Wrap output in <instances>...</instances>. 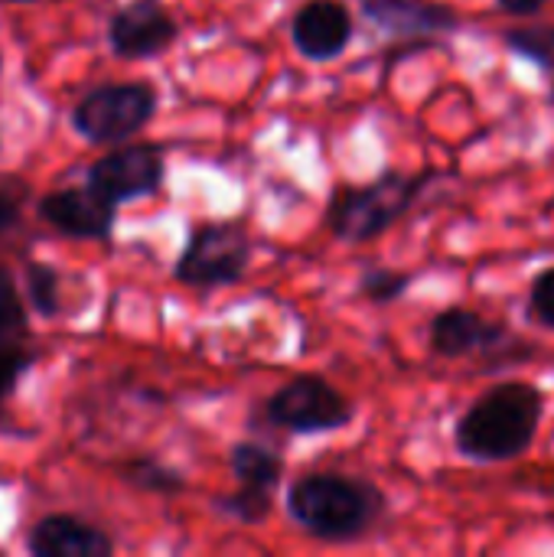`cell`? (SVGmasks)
Instances as JSON below:
<instances>
[{
    "mask_svg": "<svg viewBox=\"0 0 554 557\" xmlns=\"http://www.w3.org/2000/svg\"><path fill=\"white\" fill-rule=\"evenodd\" d=\"M545 418V392L529 382L487 388L457 421V454L473 463H509L532 450Z\"/></svg>",
    "mask_w": 554,
    "mask_h": 557,
    "instance_id": "obj_1",
    "label": "cell"
},
{
    "mask_svg": "<svg viewBox=\"0 0 554 557\" xmlns=\"http://www.w3.org/2000/svg\"><path fill=\"white\" fill-rule=\"evenodd\" d=\"M291 519L323 542H353L385 512V496L362 480L340 473H310L287 493Z\"/></svg>",
    "mask_w": 554,
    "mask_h": 557,
    "instance_id": "obj_2",
    "label": "cell"
},
{
    "mask_svg": "<svg viewBox=\"0 0 554 557\" xmlns=\"http://www.w3.org/2000/svg\"><path fill=\"white\" fill-rule=\"evenodd\" d=\"M438 173H385L369 186H346L333 196L330 206V228L336 238L359 245L389 232L424 193V186Z\"/></svg>",
    "mask_w": 554,
    "mask_h": 557,
    "instance_id": "obj_3",
    "label": "cell"
},
{
    "mask_svg": "<svg viewBox=\"0 0 554 557\" xmlns=\"http://www.w3.org/2000/svg\"><path fill=\"white\" fill-rule=\"evenodd\" d=\"M157 111V91L147 82H114L88 91L75 111V131L91 144H118L134 137Z\"/></svg>",
    "mask_w": 554,
    "mask_h": 557,
    "instance_id": "obj_4",
    "label": "cell"
},
{
    "mask_svg": "<svg viewBox=\"0 0 554 557\" xmlns=\"http://www.w3.org/2000/svg\"><path fill=\"white\" fill-rule=\"evenodd\" d=\"M268 421L294 434H330L353 421V401L317 375H297L271 395Z\"/></svg>",
    "mask_w": 554,
    "mask_h": 557,
    "instance_id": "obj_5",
    "label": "cell"
},
{
    "mask_svg": "<svg viewBox=\"0 0 554 557\" xmlns=\"http://www.w3.org/2000/svg\"><path fill=\"white\" fill-rule=\"evenodd\" d=\"M251 258V242L235 222L202 225L186 242L176 261V281L193 287H222L245 274Z\"/></svg>",
    "mask_w": 554,
    "mask_h": 557,
    "instance_id": "obj_6",
    "label": "cell"
},
{
    "mask_svg": "<svg viewBox=\"0 0 554 557\" xmlns=\"http://www.w3.org/2000/svg\"><path fill=\"white\" fill-rule=\"evenodd\" d=\"M522 339L503 326L500 320H490L467 307H451L431 320V349L444 359H464V356H503Z\"/></svg>",
    "mask_w": 554,
    "mask_h": 557,
    "instance_id": "obj_7",
    "label": "cell"
},
{
    "mask_svg": "<svg viewBox=\"0 0 554 557\" xmlns=\"http://www.w3.org/2000/svg\"><path fill=\"white\" fill-rule=\"evenodd\" d=\"M160 180H163V153L153 144H131L111 150L88 170V186L114 206L150 196L160 186Z\"/></svg>",
    "mask_w": 554,
    "mask_h": 557,
    "instance_id": "obj_8",
    "label": "cell"
},
{
    "mask_svg": "<svg viewBox=\"0 0 554 557\" xmlns=\"http://www.w3.org/2000/svg\"><path fill=\"white\" fill-rule=\"evenodd\" d=\"M108 39L124 59H150L173 46L176 23L160 0H134L111 16Z\"/></svg>",
    "mask_w": 554,
    "mask_h": 557,
    "instance_id": "obj_9",
    "label": "cell"
},
{
    "mask_svg": "<svg viewBox=\"0 0 554 557\" xmlns=\"http://www.w3.org/2000/svg\"><path fill=\"white\" fill-rule=\"evenodd\" d=\"M114 202H108L91 186L59 189L39 202V215L69 238H95L104 242L114 228Z\"/></svg>",
    "mask_w": 554,
    "mask_h": 557,
    "instance_id": "obj_10",
    "label": "cell"
},
{
    "mask_svg": "<svg viewBox=\"0 0 554 557\" xmlns=\"http://www.w3.org/2000/svg\"><path fill=\"white\" fill-rule=\"evenodd\" d=\"M362 13L395 39L431 42L434 36L454 33L460 26L454 7L431 0H362Z\"/></svg>",
    "mask_w": 554,
    "mask_h": 557,
    "instance_id": "obj_11",
    "label": "cell"
},
{
    "mask_svg": "<svg viewBox=\"0 0 554 557\" xmlns=\"http://www.w3.org/2000/svg\"><path fill=\"white\" fill-rule=\"evenodd\" d=\"M291 39L300 55L313 62H330L346 52L353 39V16L340 0H310L297 10L291 23Z\"/></svg>",
    "mask_w": 554,
    "mask_h": 557,
    "instance_id": "obj_12",
    "label": "cell"
},
{
    "mask_svg": "<svg viewBox=\"0 0 554 557\" xmlns=\"http://www.w3.org/2000/svg\"><path fill=\"white\" fill-rule=\"evenodd\" d=\"M26 548L33 557H108L114 542L75 516H46L33 525Z\"/></svg>",
    "mask_w": 554,
    "mask_h": 557,
    "instance_id": "obj_13",
    "label": "cell"
},
{
    "mask_svg": "<svg viewBox=\"0 0 554 557\" xmlns=\"http://www.w3.org/2000/svg\"><path fill=\"white\" fill-rule=\"evenodd\" d=\"M281 457L271 454L268 447L261 444H238L232 450V473L238 480V486H248V490H274L278 480H281Z\"/></svg>",
    "mask_w": 554,
    "mask_h": 557,
    "instance_id": "obj_14",
    "label": "cell"
},
{
    "mask_svg": "<svg viewBox=\"0 0 554 557\" xmlns=\"http://www.w3.org/2000/svg\"><path fill=\"white\" fill-rule=\"evenodd\" d=\"M503 39H506V46H509L516 55L535 62L539 69H545V72H552L554 75V23L516 26V29L503 33Z\"/></svg>",
    "mask_w": 554,
    "mask_h": 557,
    "instance_id": "obj_15",
    "label": "cell"
},
{
    "mask_svg": "<svg viewBox=\"0 0 554 557\" xmlns=\"http://www.w3.org/2000/svg\"><path fill=\"white\" fill-rule=\"evenodd\" d=\"M411 287V274L392 268H372L359 281V294L372 304H395Z\"/></svg>",
    "mask_w": 554,
    "mask_h": 557,
    "instance_id": "obj_16",
    "label": "cell"
},
{
    "mask_svg": "<svg viewBox=\"0 0 554 557\" xmlns=\"http://www.w3.org/2000/svg\"><path fill=\"white\" fill-rule=\"evenodd\" d=\"M26 297L36 313L52 317L59 310V274L46 264H29L26 268Z\"/></svg>",
    "mask_w": 554,
    "mask_h": 557,
    "instance_id": "obj_17",
    "label": "cell"
},
{
    "mask_svg": "<svg viewBox=\"0 0 554 557\" xmlns=\"http://www.w3.org/2000/svg\"><path fill=\"white\" fill-rule=\"evenodd\" d=\"M26 330V317H23V304L20 294L13 287V281L0 271V349L13 346Z\"/></svg>",
    "mask_w": 554,
    "mask_h": 557,
    "instance_id": "obj_18",
    "label": "cell"
},
{
    "mask_svg": "<svg viewBox=\"0 0 554 557\" xmlns=\"http://www.w3.org/2000/svg\"><path fill=\"white\" fill-rule=\"evenodd\" d=\"M219 509L242 519V522H261L271 512V493L268 490H248L242 486V493L219 499Z\"/></svg>",
    "mask_w": 554,
    "mask_h": 557,
    "instance_id": "obj_19",
    "label": "cell"
},
{
    "mask_svg": "<svg viewBox=\"0 0 554 557\" xmlns=\"http://www.w3.org/2000/svg\"><path fill=\"white\" fill-rule=\"evenodd\" d=\"M127 476L134 486H144V490H153V493H176L183 490V476L160 467L157 460H134L127 467Z\"/></svg>",
    "mask_w": 554,
    "mask_h": 557,
    "instance_id": "obj_20",
    "label": "cell"
},
{
    "mask_svg": "<svg viewBox=\"0 0 554 557\" xmlns=\"http://www.w3.org/2000/svg\"><path fill=\"white\" fill-rule=\"evenodd\" d=\"M529 320L554 333V268H545L529 287Z\"/></svg>",
    "mask_w": 554,
    "mask_h": 557,
    "instance_id": "obj_21",
    "label": "cell"
},
{
    "mask_svg": "<svg viewBox=\"0 0 554 557\" xmlns=\"http://www.w3.org/2000/svg\"><path fill=\"white\" fill-rule=\"evenodd\" d=\"M29 369V356L20 352L16 346H3L0 349V401L16 388V382L23 379V372Z\"/></svg>",
    "mask_w": 554,
    "mask_h": 557,
    "instance_id": "obj_22",
    "label": "cell"
},
{
    "mask_svg": "<svg viewBox=\"0 0 554 557\" xmlns=\"http://www.w3.org/2000/svg\"><path fill=\"white\" fill-rule=\"evenodd\" d=\"M20 222V199L0 186V235H7Z\"/></svg>",
    "mask_w": 554,
    "mask_h": 557,
    "instance_id": "obj_23",
    "label": "cell"
},
{
    "mask_svg": "<svg viewBox=\"0 0 554 557\" xmlns=\"http://www.w3.org/2000/svg\"><path fill=\"white\" fill-rule=\"evenodd\" d=\"M552 0H500V7L513 16H535L539 10H545Z\"/></svg>",
    "mask_w": 554,
    "mask_h": 557,
    "instance_id": "obj_24",
    "label": "cell"
},
{
    "mask_svg": "<svg viewBox=\"0 0 554 557\" xmlns=\"http://www.w3.org/2000/svg\"><path fill=\"white\" fill-rule=\"evenodd\" d=\"M7 3H29V0H7Z\"/></svg>",
    "mask_w": 554,
    "mask_h": 557,
    "instance_id": "obj_25",
    "label": "cell"
}]
</instances>
